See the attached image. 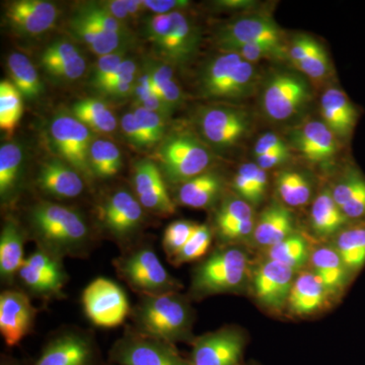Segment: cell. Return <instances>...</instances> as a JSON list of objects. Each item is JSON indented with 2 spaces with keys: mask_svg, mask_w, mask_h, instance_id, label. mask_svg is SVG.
<instances>
[{
  "mask_svg": "<svg viewBox=\"0 0 365 365\" xmlns=\"http://www.w3.org/2000/svg\"><path fill=\"white\" fill-rule=\"evenodd\" d=\"M69 29L74 37L85 43L91 51L98 56L123 51L122 46L126 45L129 37L106 32L101 26L88 20L85 16L76 11L71 21Z\"/></svg>",
  "mask_w": 365,
  "mask_h": 365,
  "instance_id": "cell-29",
  "label": "cell"
},
{
  "mask_svg": "<svg viewBox=\"0 0 365 365\" xmlns=\"http://www.w3.org/2000/svg\"><path fill=\"white\" fill-rule=\"evenodd\" d=\"M248 254L240 247H225L213 252L192 277L191 292L196 299L223 294H240L248 282Z\"/></svg>",
  "mask_w": 365,
  "mask_h": 365,
  "instance_id": "cell-5",
  "label": "cell"
},
{
  "mask_svg": "<svg viewBox=\"0 0 365 365\" xmlns=\"http://www.w3.org/2000/svg\"><path fill=\"white\" fill-rule=\"evenodd\" d=\"M116 267L129 287L143 297L179 292L182 287L150 248L137 250L119 259Z\"/></svg>",
  "mask_w": 365,
  "mask_h": 365,
  "instance_id": "cell-8",
  "label": "cell"
},
{
  "mask_svg": "<svg viewBox=\"0 0 365 365\" xmlns=\"http://www.w3.org/2000/svg\"><path fill=\"white\" fill-rule=\"evenodd\" d=\"M334 201L350 222L365 220V177L354 165L331 189Z\"/></svg>",
  "mask_w": 365,
  "mask_h": 365,
  "instance_id": "cell-27",
  "label": "cell"
},
{
  "mask_svg": "<svg viewBox=\"0 0 365 365\" xmlns=\"http://www.w3.org/2000/svg\"><path fill=\"white\" fill-rule=\"evenodd\" d=\"M241 329L225 327L204 334L192 342L191 365H241L246 347Z\"/></svg>",
  "mask_w": 365,
  "mask_h": 365,
  "instance_id": "cell-14",
  "label": "cell"
},
{
  "mask_svg": "<svg viewBox=\"0 0 365 365\" xmlns=\"http://www.w3.org/2000/svg\"><path fill=\"white\" fill-rule=\"evenodd\" d=\"M334 248L351 275L365 265V220L352 222L334 237Z\"/></svg>",
  "mask_w": 365,
  "mask_h": 365,
  "instance_id": "cell-33",
  "label": "cell"
},
{
  "mask_svg": "<svg viewBox=\"0 0 365 365\" xmlns=\"http://www.w3.org/2000/svg\"><path fill=\"white\" fill-rule=\"evenodd\" d=\"M102 9H104L108 14H111L115 19L121 21H126L129 16L127 9L126 0H107V1L98 2Z\"/></svg>",
  "mask_w": 365,
  "mask_h": 365,
  "instance_id": "cell-59",
  "label": "cell"
},
{
  "mask_svg": "<svg viewBox=\"0 0 365 365\" xmlns=\"http://www.w3.org/2000/svg\"><path fill=\"white\" fill-rule=\"evenodd\" d=\"M83 304L88 318L95 325L113 328L121 325L129 313V302L114 281L97 278L86 287Z\"/></svg>",
  "mask_w": 365,
  "mask_h": 365,
  "instance_id": "cell-11",
  "label": "cell"
},
{
  "mask_svg": "<svg viewBox=\"0 0 365 365\" xmlns=\"http://www.w3.org/2000/svg\"><path fill=\"white\" fill-rule=\"evenodd\" d=\"M78 47L69 41H57L48 46L41 55V66L49 72L56 67L64 66L81 55Z\"/></svg>",
  "mask_w": 365,
  "mask_h": 365,
  "instance_id": "cell-45",
  "label": "cell"
},
{
  "mask_svg": "<svg viewBox=\"0 0 365 365\" xmlns=\"http://www.w3.org/2000/svg\"><path fill=\"white\" fill-rule=\"evenodd\" d=\"M309 222L314 234L323 239L336 237L352 222L334 201L331 189H324L314 199Z\"/></svg>",
  "mask_w": 365,
  "mask_h": 365,
  "instance_id": "cell-31",
  "label": "cell"
},
{
  "mask_svg": "<svg viewBox=\"0 0 365 365\" xmlns=\"http://www.w3.org/2000/svg\"><path fill=\"white\" fill-rule=\"evenodd\" d=\"M216 45L222 51H227L235 46L266 43L287 47L284 34L272 18L264 14L242 16L223 26L216 34Z\"/></svg>",
  "mask_w": 365,
  "mask_h": 365,
  "instance_id": "cell-15",
  "label": "cell"
},
{
  "mask_svg": "<svg viewBox=\"0 0 365 365\" xmlns=\"http://www.w3.org/2000/svg\"><path fill=\"white\" fill-rule=\"evenodd\" d=\"M58 9L44 0H20L11 2L6 9V19L14 30L26 36L47 32L54 26Z\"/></svg>",
  "mask_w": 365,
  "mask_h": 365,
  "instance_id": "cell-22",
  "label": "cell"
},
{
  "mask_svg": "<svg viewBox=\"0 0 365 365\" xmlns=\"http://www.w3.org/2000/svg\"><path fill=\"white\" fill-rule=\"evenodd\" d=\"M73 116L88 128L110 133L116 129L117 120L106 103L98 98L79 101L72 108Z\"/></svg>",
  "mask_w": 365,
  "mask_h": 365,
  "instance_id": "cell-37",
  "label": "cell"
},
{
  "mask_svg": "<svg viewBox=\"0 0 365 365\" xmlns=\"http://www.w3.org/2000/svg\"><path fill=\"white\" fill-rule=\"evenodd\" d=\"M295 234L294 215L287 206L272 202L257 218L253 240L257 246L269 249Z\"/></svg>",
  "mask_w": 365,
  "mask_h": 365,
  "instance_id": "cell-25",
  "label": "cell"
},
{
  "mask_svg": "<svg viewBox=\"0 0 365 365\" xmlns=\"http://www.w3.org/2000/svg\"><path fill=\"white\" fill-rule=\"evenodd\" d=\"M24 234L14 220L4 223L0 235V275L6 282H11L20 272L24 262Z\"/></svg>",
  "mask_w": 365,
  "mask_h": 365,
  "instance_id": "cell-32",
  "label": "cell"
},
{
  "mask_svg": "<svg viewBox=\"0 0 365 365\" xmlns=\"http://www.w3.org/2000/svg\"><path fill=\"white\" fill-rule=\"evenodd\" d=\"M322 121L338 137L348 140L359 119V110L338 86H330L324 91L319 101Z\"/></svg>",
  "mask_w": 365,
  "mask_h": 365,
  "instance_id": "cell-21",
  "label": "cell"
},
{
  "mask_svg": "<svg viewBox=\"0 0 365 365\" xmlns=\"http://www.w3.org/2000/svg\"><path fill=\"white\" fill-rule=\"evenodd\" d=\"M36 311L24 292L6 290L0 295V333L9 347L18 345L32 328Z\"/></svg>",
  "mask_w": 365,
  "mask_h": 365,
  "instance_id": "cell-20",
  "label": "cell"
},
{
  "mask_svg": "<svg viewBox=\"0 0 365 365\" xmlns=\"http://www.w3.org/2000/svg\"><path fill=\"white\" fill-rule=\"evenodd\" d=\"M50 136L55 148L64 162L78 170L79 174L90 177V128L74 116L60 115L50 125Z\"/></svg>",
  "mask_w": 365,
  "mask_h": 365,
  "instance_id": "cell-12",
  "label": "cell"
},
{
  "mask_svg": "<svg viewBox=\"0 0 365 365\" xmlns=\"http://www.w3.org/2000/svg\"><path fill=\"white\" fill-rule=\"evenodd\" d=\"M158 158L163 178L173 184L182 185L207 172L212 153L195 134L181 131L163 139Z\"/></svg>",
  "mask_w": 365,
  "mask_h": 365,
  "instance_id": "cell-6",
  "label": "cell"
},
{
  "mask_svg": "<svg viewBox=\"0 0 365 365\" xmlns=\"http://www.w3.org/2000/svg\"><path fill=\"white\" fill-rule=\"evenodd\" d=\"M91 174L108 179L118 174L122 167V157L119 148L105 139L93 141L90 150Z\"/></svg>",
  "mask_w": 365,
  "mask_h": 365,
  "instance_id": "cell-39",
  "label": "cell"
},
{
  "mask_svg": "<svg viewBox=\"0 0 365 365\" xmlns=\"http://www.w3.org/2000/svg\"><path fill=\"white\" fill-rule=\"evenodd\" d=\"M290 158H292V153H290V148H288L256 158L255 160L261 169L268 170L278 167V165H284Z\"/></svg>",
  "mask_w": 365,
  "mask_h": 365,
  "instance_id": "cell-57",
  "label": "cell"
},
{
  "mask_svg": "<svg viewBox=\"0 0 365 365\" xmlns=\"http://www.w3.org/2000/svg\"><path fill=\"white\" fill-rule=\"evenodd\" d=\"M311 98V86L304 74L278 71L271 73L264 83L261 109L271 121H289L306 108Z\"/></svg>",
  "mask_w": 365,
  "mask_h": 365,
  "instance_id": "cell-7",
  "label": "cell"
},
{
  "mask_svg": "<svg viewBox=\"0 0 365 365\" xmlns=\"http://www.w3.org/2000/svg\"><path fill=\"white\" fill-rule=\"evenodd\" d=\"M93 359L95 350L91 340L72 332L52 340L34 365H93Z\"/></svg>",
  "mask_w": 365,
  "mask_h": 365,
  "instance_id": "cell-23",
  "label": "cell"
},
{
  "mask_svg": "<svg viewBox=\"0 0 365 365\" xmlns=\"http://www.w3.org/2000/svg\"><path fill=\"white\" fill-rule=\"evenodd\" d=\"M18 276L33 294L45 297L59 294L67 279L58 258L42 249L26 259Z\"/></svg>",
  "mask_w": 365,
  "mask_h": 365,
  "instance_id": "cell-17",
  "label": "cell"
},
{
  "mask_svg": "<svg viewBox=\"0 0 365 365\" xmlns=\"http://www.w3.org/2000/svg\"><path fill=\"white\" fill-rule=\"evenodd\" d=\"M276 191L287 207H302L311 201L313 186L304 173L295 170H284L276 177Z\"/></svg>",
  "mask_w": 365,
  "mask_h": 365,
  "instance_id": "cell-34",
  "label": "cell"
},
{
  "mask_svg": "<svg viewBox=\"0 0 365 365\" xmlns=\"http://www.w3.org/2000/svg\"><path fill=\"white\" fill-rule=\"evenodd\" d=\"M312 250L306 237L295 232L287 239L268 249L267 258L284 264L299 273L309 263Z\"/></svg>",
  "mask_w": 365,
  "mask_h": 365,
  "instance_id": "cell-36",
  "label": "cell"
},
{
  "mask_svg": "<svg viewBox=\"0 0 365 365\" xmlns=\"http://www.w3.org/2000/svg\"><path fill=\"white\" fill-rule=\"evenodd\" d=\"M257 218H250L218 234L223 242H232L253 237Z\"/></svg>",
  "mask_w": 365,
  "mask_h": 365,
  "instance_id": "cell-54",
  "label": "cell"
},
{
  "mask_svg": "<svg viewBox=\"0 0 365 365\" xmlns=\"http://www.w3.org/2000/svg\"><path fill=\"white\" fill-rule=\"evenodd\" d=\"M198 223L189 220H177L165 228L163 245L170 261L186 246L190 237L195 232Z\"/></svg>",
  "mask_w": 365,
  "mask_h": 365,
  "instance_id": "cell-42",
  "label": "cell"
},
{
  "mask_svg": "<svg viewBox=\"0 0 365 365\" xmlns=\"http://www.w3.org/2000/svg\"><path fill=\"white\" fill-rule=\"evenodd\" d=\"M126 2L130 18L138 16L143 11V9H145L143 6V0H126Z\"/></svg>",
  "mask_w": 365,
  "mask_h": 365,
  "instance_id": "cell-61",
  "label": "cell"
},
{
  "mask_svg": "<svg viewBox=\"0 0 365 365\" xmlns=\"http://www.w3.org/2000/svg\"><path fill=\"white\" fill-rule=\"evenodd\" d=\"M111 357L119 365H191L174 345L138 332L118 341Z\"/></svg>",
  "mask_w": 365,
  "mask_h": 365,
  "instance_id": "cell-10",
  "label": "cell"
},
{
  "mask_svg": "<svg viewBox=\"0 0 365 365\" xmlns=\"http://www.w3.org/2000/svg\"><path fill=\"white\" fill-rule=\"evenodd\" d=\"M295 68L300 73L314 81H322L327 78L331 71L330 58L324 46L319 43L306 59L294 64Z\"/></svg>",
  "mask_w": 365,
  "mask_h": 365,
  "instance_id": "cell-46",
  "label": "cell"
},
{
  "mask_svg": "<svg viewBox=\"0 0 365 365\" xmlns=\"http://www.w3.org/2000/svg\"><path fill=\"white\" fill-rule=\"evenodd\" d=\"M133 182L137 199L143 207L158 215L175 213L176 207L168 193L165 178L157 163L150 160L137 163Z\"/></svg>",
  "mask_w": 365,
  "mask_h": 365,
  "instance_id": "cell-19",
  "label": "cell"
},
{
  "mask_svg": "<svg viewBox=\"0 0 365 365\" xmlns=\"http://www.w3.org/2000/svg\"><path fill=\"white\" fill-rule=\"evenodd\" d=\"M42 250L52 256L76 255L86 249L90 230L78 211L52 202L36 204L29 215Z\"/></svg>",
  "mask_w": 365,
  "mask_h": 365,
  "instance_id": "cell-1",
  "label": "cell"
},
{
  "mask_svg": "<svg viewBox=\"0 0 365 365\" xmlns=\"http://www.w3.org/2000/svg\"><path fill=\"white\" fill-rule=\"evenodd\" d=\"M37 182L45 194L55 198H76L83 191L81 174L64 160H50L43 163Z\"/></svg>",
  "mask_w": 365,
  "mask_h": 365,
  "instance_id": "cell-24",
  "label": "cell"
},
{
  "mask_svg": "<svg viewBox=\"0 0 365 365\" xmlns=\"http://www.w3.org/2000/svg\"><path fill=\"white\" fill-rule=\"evenodd\" d=\"M86 71V61L83 55H78L64 66L56 67L48 72L53 78L59 81H73L81 78Z\"/></svg>",
  "mask_w": 365,
  "mask_h": 365,
  "instance_id": "cell-52",
  "label": "cell"
},
{
  "mask_svg": "<svg viewBox=\"0 0 365 365\" xmlns=\"http://www.w3.org/2000/svg\"><path fill=\"white\" fill-rule=\"evenodd\" d=\"M309 264L332 297H337L347 287L351 273L333 246H322L312 252Z\"/></svg>",
  "mask_w": 365,
  "mask_h": 365,
  "instance_id": "cell-28",
  "label": "cell"
},
{
  "mask_svg": "<svg viewBox=\"0 0 365 365\" xmlns=\"http://www.w3.org/2000/svg\"><path fill=\"white\" fill-rule=\"evenodd\" d=\"M7 71L13 85L26 98L39 97L42 91L39 74L30 58L23 53L13 52L7 58Z\"/></svg>",
  "mask_w": 365,
  "mask_h": 365,
  "instance_id": "cell-35",
  "label": "cell"
},
{
  "mask_svg": "<svg viewBox=\"0 0 365 365\" xmlns=\"http://www.w3.org/2000/svg\"><path fill=\"white\" fill-rule=\"evenodd\" d=\"M294 269L278 261L266 259L255 269L252 284L259 306L271 314H280L287 307L295 279Z\"/></svg>",
  "mask_w": 365,
  "mask_h": 365,
  "instance_id": "cell-13",
  "label": "cell"
},
{
  "mask_svg": "<svg viewBox=\"0 0 365 365\" xmlns=\"http://www.w3.org/2000/svg\"><path fill=\"white\" fill-rule=\"evenodd\" d=\"M138 78V76H137ZM137 78L128 79V81H120L114 85L106 86L102 91H100L103 95L108 97L121 98H127L129 96L134 95L135 91Z\"/></svg>",
  "mask_w": 365,
  "mask_h": 365,
  "instance_id": "cell-58",
  "label": "cell"
},
{
  "mask_svg": "<svg viewBox=\"0 0 365 365\" xmlns=\"http://www.w3.org/2000/svg\"><path fill=\"white\" fill-rule=\"evenodd\" d=\"M76 11L95 23L96 25L101 26L106 32L129 37V30L126 23L117 20L111 14H108L98 2L83 4Z\"/></svg>",
  "mask_w": 365,
  "mask_h": 365,
  "instance_id": "cell-44",
  "label": "cell"
},
{
  "mask_svg": "<svg viewBox=\"0 0 365 365\" xmlns=\"http://www.w3.org/2000/svg\"><path fill=\"white\" fill-rule=\"evenodd\" d=\"M288 148L289 146L282 137L276 134L275 132H266L263 135L259 137L258 140L255 143L254 158L262 157V155H269V153Z\"/></svg>",
  "mask_w": 365,
  "mask_h": 365,
  "instance_id": "cell-53",
  "label": "cell"
},
{
  "mask_svg": "<svg viewBox=\"0 0 365 365\" xmlns=\"http://www.w3.org/2000/svg\"><path fill=\"white\" fill-rule=\"evenodd\" d=\"M211 241H212V234L210 228L205 225H197L195 232L190 237L186 246L170 262L174 265L180 266L182 264L198 260L208 251Z\"/></svg>",
  "mask_w": 365,
  "mask_h": 365,
  "instance_id": "cell-43",
  "label": "cell"
},
{
  "mask_svg": "<svg viewBox=\"0 0 365 365\" xmlns=\"http://www.w3.org/2000/svg\"><path fill=\"white\" fill-rule=\"evenodd\" d=\"M121 128L127 139L136 148H153L150 139H148L141 125L137 121L133 112L123 115L121 119Z\"/></svg>",
  "mask_w": 365,
  "mask_h": 365,
  "instance_id": "cell-49",
  "label": "cell"
},
{
  "mask_svg": "<svg viewBox=\"0 0 365 365\" xmlns=\"http://www.w3.org/2000/svg\"><path fill=\"white\" fill-rule=\"evenodd\" d=\"M133 114L150 139L151 146L163 140L167 118L158 114V113L150 111L140 106H137Z\"/></svg>",
  "mask_w": 365,
  "mask_h": 365,
  "instance_id": "cell-47",
  "label": "cell"
},
{
  "mask_svg": "<svg viewBox=\"0 0 365 365\" xmlns=\"http://www.w3.org/2000/svg\"><path fill=\"white\" fill-rule=\"evenodd\" d=\"M143 32L160 61L173 67L187 66L200 46V29L182 11L153 14L146 20Z\"/></svg>",
  "mask_w": 365,
  "mask_h": 365,
  "instance_id": "cell-3",
  "label": "cell"
},
{
  "mask_svg": "<svg viewBox=\"0 0 365 365\" xmlns=\"http://www.w3.org/2000/svg\"><path fill=\"white\" fill-rule=\"evenodd\" d=\"M258 69L235 52L222 51L206 62L199 73V91L206 98L242 100L258 85Z\"/></svg>",
  "mask_w": 365,
  "mask_h": 365,
  "instance_id": "cell-4",
  "label": "cell"
},
{
  "mask_svg": "<svg viewBox=\"0 0 365 365\" xmlns=\"http://www.w3.org/2000/svg\"><path fill=\"white\" fill-rule=\"evenodd\" d=\"M225 181L218 173L207 170L184 182L178 191V201L194 209L210 207L222 196Z\"/></svg>",
  "mask_w": 365,
  "mask_h": 365,
  "instance_id": "cell-30",
  "label": "cell"
},
{
  "mask_svg": "<svg viewBox=\"0 0 365 365\" xmlns=\"http://www.w3.org/2000/svg\"><path fill=\"white\" fill-rule=\"evenodd\" d=\"M143 6L155 14H168L184 11L191 6V2L187 0H143Z\"/></svg>",
  "mask_w": 365,
  "mask_h": 365,
  "instance_id": "cell-56",
  "label": "cell"
},
{
  "mask_svg": "<svg viewBox=\"0 0 365 365\" xmlns=\"http://www.w3.org/2000/svg\"><path fill=\"white\" fill-rule=\"evenodd\" d=\"M143 208L127 190H118L100 207L103 227L117 240L132 237L143 220Z\"/></svg>",
  "mask_w": 365,
  "mask_h": 365,
  "instance_id": "cell-16",
  "label": "cell"
},
{
  "mask_svg": "<svg viewBox=\"0 0 365 365\" xmlns=\"http://www.w3.org/2000/svg\"><path fill=\"white\" fill-rule=\"evenodd\" d=\"M23 115V100L18 88L9 81L0 83V128L11 134Z\"/></svg>",
  "mask_w": 365,
  "mask_h": 365,
  "instance_id": "cell-40",
  "label": "cell"
},
{
  "mask_svg": "<svg viewBox=\"0 0 365 365\" xmlns=\"http://www.w3.org/2000/svg\"><path fill=\"white\" fill-rule=\"evenodd\" d=\"M339 141L322 120L307 122L289 134L292 148L312 163H325L333 160L339 151Z\"/></svg>",
  "mask_w": 365,
  "mask_h": 365,
  "instance_id": "cell-18",
  "label": "cell"
},
{
  "mask_svg": "<svg viewBox=\"0 0 365 365\" xmlns=\"http://www.w3.org/2000/svg\"><path fill=\"white\" fill-rule=\"evenodd\" d=\"M253 217L256 216L251 204L242 200L239 196H228L220 204L215 215L217 234L235 227L237 223Z\"/></svg>",
  "mask_w": 365,
  "mask_h": 365,
  "instance_id": "cell-41",
  "label": "cell"
},
{
  "mask_svg": "<svg viewBox=\"0 0 365 365\" xmlns=\"http://www.w3.org/2000/svg\"><path fill=\"white\" fill-rule=\"evenodd\" d=\"M124 60V51H118L101 56L95 66V71L91 78V86L95 88H97L113 71H116Z\"/></svg>",
  "mask_w": 365,
  "mask_h": 365,
  "instance_id": "cell-50",
  "label": "cell"
},
{
  "mask_svg": "<svg viewBox=\"0 0 365 365\" xmlns=\"http://www.w3.org/2000/svg\"><path fill=\"white\" fill-rule=\"evenodd\" d=\"M332 295L313 271H304L295 277L287 307L295 316H311L322 311Z\"/></svg>",
  "mask_w": 365,
  "mask_h": 365,
  "instance_id": "cell-26",
  "label": "cell"
},
{
  "mask_svg": "<svg viewBox=\"0 0 365 365\" xmlns=\"http://www.w3.org/2000/svg\"><path fill=\"white\" fill-rule=\"evenodd\" d=\"M197 122L204 141L216 148H227L248 135L253 116L245 108L208 106L199 111Z\"/></svg>",
  "mask_w": 365,
  "mask_h": 365,
  "instance_id": "cell-9",
  "label": "cell"
},
{
  "mask_svg": "<svg viewBox=\"0 0 365 365\" xmlns=\"http://www.w3.org/2000/svg\"><path fill=\"white\" fill-rule=\"evenodd\" d=\"M254 167L255 163H244L237 170L232 181V188L237 196L252 206L258 205L253 182Z\"/></svg>",
  "mask_w": 365,
  "mask_h": 365,
  "instance_id": "cell-48",
  "label": "cell"
},
{
  "mask_svg": "<svg viewBox=\"0 0 365 365\" xmlns=\"http://www.w3.org/2000/svg\"><path fill=\"white\" fill-rule=\"evenodd\" d=\"M319 42L307 35L295 36L288 47V58L292 64L299 63L306 59L318 47Z\"/></svg>",
  "mask_w": 365,
  "mask_h": 365,
  "instance_id": "cell-51",
  "label": "cell"
},
{
  "mask_svg": "<svg viewBox=\"0 0 365 365\" xmlns=\"http://www.w3.org/2000/svg\"><path fill=\"white\" fill-rule=\"evenodd\" d=\"M216 6L222 9H237V11H252L259 4L253 0H223V1L216 2Z\"/></svg>",
  "mask_w": 365,
  "mask_h": 365,
  "instance_id": "cell-60",
  "label": "cell"
},
{
  "mask_svg": "<svg viewBox=\"0 0 365 365\" xmlns=\"http://www.w3.org/2000/svg\"><path fill=\"white\" fill-rule=\"evenodd\" d=\"M194 314L188 300L179 292L143 297L134 311L137 332L175 345L193 342Z\"/></svg>",
  "mask_w": 365,
  "mask_h": 365,
  "instance_id": "cell-2",
  "label": "cell"
},
{
  "mask_svg": "<svg viewBox=\"0 0 365 365\" xmlns=\"http://www.w3.org/2000/svg\"><path fill=\"white\" fill-rule=\"evenodd\" d=\"M23 158V150L19 144L6 143L0 148V196L2 201L9 200L16 193Z\"/></svg>",
  "mask_w": 365,
  "mask_h": 365,
  "instance_id": "cell-38",
  "label": "cell"
},
{
  "mask_svg": "<svg viewBox=\"0 0 365 365\" xmlns=\"http://www.w3.org/2000/svg\"><path fill=\"white\" fill-rule=\"evenodd\" d=\"M155 91L163 98V102L165 103V105L170 108L172 112H174L182 104V100H184L182 91L174 79L163 83Z\"/></svg>",
  "mask_w": 365,
  "mask_h": 365,
  "instance_id": "cell-55",
  "label": "cell"
}]
</instances>
